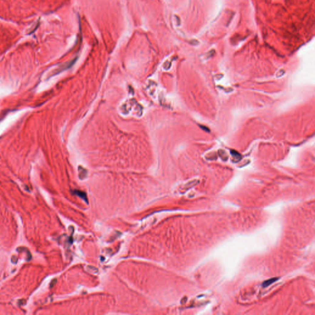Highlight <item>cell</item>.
<instances>
[{
    "mask_svg": "<svg viewBox=\"0 0 315 315\" xmlns=\"http://www.w3.org/2000/svg\"><path fill=\"white\" fill-rule=\"evenodd\" d=\"M277 280V278H273V279H270V280H268L266 281H265L263 283V286L264 287H267L268 286H270L271 284L273 283L274 282L276 281Z\"/></svg>",
    "mask_w": 315,
    "mask_h": 315,
    "instance_id": "cell-1",
    "label": "cell"
}]
</instances>
